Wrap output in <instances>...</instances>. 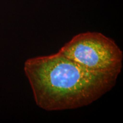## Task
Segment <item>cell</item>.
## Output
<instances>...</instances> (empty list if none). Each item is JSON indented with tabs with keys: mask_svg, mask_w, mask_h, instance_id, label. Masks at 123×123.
Instances as JSON below:
<instances>
[{
	"mask_svg": "<svg viewBox=\"0 0 123 123\" xmlns=\"http://www.w3.org/2000/svg\"><path fill=\"white\" fill-rule=\"evenodd\" d=\"M24 71L35 103L46 111L88 105L111 90L119 75L90 71L59 52L29 59Z\"/></svg>",
	"mask_w": 123,
	"mask_h": 123,
	"instance_id": "cell-1",
	"label": "cell"
},
{
	"mask_svg": "<svg viewBox=\"0 0 123 123\" xmlns=\"http://www.w3.org/2000/svg\"><path fill=\"white\" fill-rule=\"evenodd\" d=\"M59 52L92 72L119 75L122 68V51L113 39L98 32L75 35Z\"/></svg>",
	"mask_w": 123,
	"mask_h": 123,
	"instance_id": "cell-2",
	"label": "cell"
}]
</instances>
